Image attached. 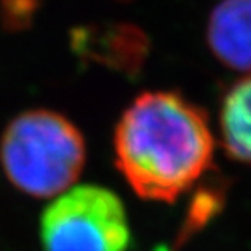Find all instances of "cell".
I'll use <instances>...</instances> for the list:
<instances>
[{"label":"cell","mask_w":251,"mask_h":251,"mask_svg":"<svg viewBox=\"0 0 251 251\" xmlns=\"http://www.w3.org/2000/svg\"><path fill=\"white\" fill-rule=\"evenodd\" d=\"M114 155L139 198L175 202L210 168L214 137L205 113L179 93L147 92L119 119Z\"/></svg>","instance_id":"6da1fadb"},{"label":"cell","mask_w":251,"mask_h":251,"mask_svg":"<svg viewBox=\"0 0 251 251\" xmlns=\"http://www.w3.org/2000/svg\"><path fill=\"white\" fill-rule=\"evenodd\" d=\"M85 140L62 114L49 109L22 113L7 126L0 162L15 188L33 198L70 189L85 165Z\"/></svg>","instance_id":"7a4b0ae2"},{"label":"cell","mask_w":251,"mask_h":251,"mask_svg":"<svg viewBox=\"0 0 251 251\" xmlns=\"http://www.w3.org/2000/svg\"><path fill=\"white\" fill-rule=\"evenodd\" d=\"M44 251H129L130 227L123 201L95 184L70 188L41 215Z\"/></svg>","instance_id":"3957f363"},{"label":"cell","mask_w":251,"mask_h":251,"mask_svg":"<svg viewBox=\"0 0 251 251\" xmlns=\"http://www.w3.org/2000/svg\"><path fill=\"white\" fill-rule=\"evenodd\" d=\"M72 49L87 61L124 74H137L149 52V39L134 25H88L72 31Z\"/></svg>","instance_id":"277c9868"},{"label":"cell","mask_w":251,"mask_h":251,"mask_svg":"<svg viewBox=\"0 0 251 251\" xmlns=\"http://www.w3.org/2000/svg\"><path fill=\"white\" fill-rule=\"evenodd\" d=\"M207 41L227 67L251 70V0H222L210 13Z\"/></svg>","instance_id":"5b68a950"},{"label":"cell","mask_w":251,"mask_h":251,"mask_svg":"<svg viewBox=\"0 0 251 251\" xmlns=\"http://www.w3.org/2000/svg\"><path fill=\"white\" fill-rule=\"evenodd\" d=\"M220 130L230 157L251 165V77L242 78L225 95Z\"/></svg>","instance_id":"8992f818"},{"label":"cell","mask_w":251,"mask_h":251,"mask_svg":"<svg viewBox=\"0 0 251 251\" xmlns=\"http://www.w3.org/2000/svg\"><path fill=\"white\" fill-rule=\"evenodd\" d=\"M33 0H12L8 5L5 3L3 7V18L5 23L13 29L22 28L28 23L29 17H31L34 7L29 5Z\"/></svg>","instance_id":"52a82bcc"}]
</instances>
